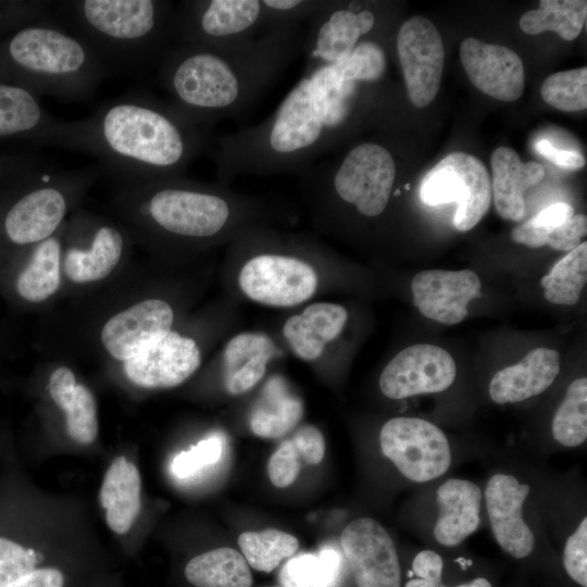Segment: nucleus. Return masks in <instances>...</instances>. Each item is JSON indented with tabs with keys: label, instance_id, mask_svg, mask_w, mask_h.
<instances>
[{
	"label": "nucleus",
	"instance_id": "f257e3e1",
	"mask_svg": "<svg viewBox=\"0 0 587 587\" xmlns=\"http://www.w3.org/2000/svg\"><path fill=\"white\" fill-rule=\"evenodd\" d=\"M369 82L378 80L354 52L334 63L305 66L270 116L216 139L211 152L216 183L229 186L250 174L301 175L349 133L360 86Z\"/></svg>",
	"mask_w": 587,
	"mask_h": 587
},
{
	"label": "nucleus",
	"instance_id": "f03ea898",
	"mask_svg": "<svg viewBox=\"0 0 587 587\" xmlns=\"http://www.w3.org/2000/svg\"><path fill=\"white\" fill-rule=\"evenodd\" d=\"M210 129L171 100L127 95L85 120L61 121L53 145L86 152L125 182L185 176L203 152Z\"/></svg>",
	"mask_w": 587,
	"mask_h": 587
},
{
	"label": "nucleus",
	"instance_id": "7ed1b4c3",
	"mask_svg": "<svg viewBox=\"0 0 587 587\" xmlns=\"http://www.w3.org/2000/svg\"><path fill=\"white\" fill-rule=\"evenodd\" d=\"M303 36L295 25L229 45H175L160 59L159 82L175 105L211 128L251 108L301 53Z\"/></svg>",
	"mask_w": 587,
	"mask_h": 587
},
{
	"label": "nucleus",
	"instance_id": "20e7f679",
	"mask_svg": "<svg viewBox=\"0 0 587 587\" xmlns=\"http://www.w3.org/2000/svg\"><path fill=\"white\" fill-rule=\"evenodd\" d=\"M125 183L118 196L122 211L150 241L175 250L232 241L246 227L287 217L280 204L217 183L185 176Z\"/></svg>",
	"mask_w": 587,
	"mask_h": 587
},
{
	"label": "nucleus",
	"instance_id": "39448f33",
	"mask_svg": "<svg viewBox=\"0 0 587 587\" xmlns=\"http://www.w3.org/2000/svg\"><path fill=\"white\" fill-rule=\"evenodd\" d=\"M109 73L102 57L83 38L43 20L0 42V82L67 101L89 98Z\"/></svg>",
	"mask_w": 587,
	"mask_h": 587
},
{
	"label": "nucleus",
	"instance_id": "423d86ee",
	"mask_svg": "<svg viewBox=\"0 0 587 587\" xmlns=\"http://www.w3.org/2000/svg\"><path fill=\"white\" fill-rule=\"evenodd\" d=\"M240 295L257 304L291 309L322 290V245L300 234L252 225L230 241Z\"/></svg>",
	"mask_w": 587,
	"mask_h": 587
},
{
	"label": "nucleus",
	"instance_id": "0eeeda50",
	"mask_svg": "<svg viewBox=\"0 0 587 587\" xmlns=\"http://www.w3.org/2000/svg\"><path fill=\"white\" fill-rule=\"evenodd\" d=\"M175 5L165 0L57 2L67 22L107 62L140 66L161 59L171 42Z\"/></svg>",
	"mask_w": 587,
	"mask_h": 587
},
{
	"label": "nucleus",
	"instance_id": "6e6552de",
	"mask_svg": "<svg viewBox=\"0 0 587 587\" xmlns=\"http://www.w3.org/2000/svg\"><path fill=\"white\" fill-rule=\"evenodd\" d=\"M397 166L383 143L363 141L337 159L319 160L299 175V190L314 223L340 209L352 208L365 218L387 209Z\"/></svg>",
	"mask_w": 587,
	"mask_h": 587
},
{
	"label": "nucleus",
	"instance_id": "1a4fd4ad",
	"mask_svg": "<svg viewBox=\"0 0 587 587\" xmlns=\"http://www.w3.org/2000/svg\"><path fill=\"white\" fill-rule=\"evenodd\" d=\"M103 168L30 167L0 198V247L26 249L59 232L73 203L91 187Z\"/></svg>",
	"mask_w": 587,
	"mask_h": 587
},
{
	"label": "nucleus",
	"instance_id": "9d476101",
	"mask_svg": "<svg viewBox=\"0 0 587 587\" xmlns=\"http://www.w3.org/2000/svg\"><path fill=\"white\" fill-rule=\"evenodd\" d=\"M265 33L261 0H188L174 8L171 41L222 46Z\"/></svg>",
	"mask_w": 587,
	"mask_h": 587
},
{
	"label": "nucleus",
	"instance_id": "9b49d317",
	"mask_svg": "<svg viewBox=\"0 0 587 587\" xmlns=\"http://www.w3.org/2000/svg\"><path fill=\"white\" fill-rule=\"evenodd\" d=\"M491 179L484 163L465 152L441 159L423 178L420 198L429 207L457 203L453 225L459 232L475 227L489 209Z\"/></svg>",
	"mask_w": 587,
	"mask_h": 587
},
{
	"label": "nucleus",
	"instance_id": "f8f14e48",
	"mask_svg": "<svg viewBox=\"0 0 587 587\" xmlns=\"http://www.w3.org/2000/svg\"><path fill=\"white\" fill-rule=\"evenodd\" d=\"M383 454L407 478L424 483L444 475L451 463L449 442L435 424L417 417H394L379 435Z\"/></svg>",
	"mask_w": 587,
	"mask_h": 587
},
{
	"label": "nucleus",
	"instance_id": "ddd939ff",
	"mask_svg": "<svg viewBox=\"0 0 587 587\" xmlns=\"http://www.w3.org/2000/svg\"><path fill=\"white\" fill-rule=\"evenodd\" d=\"M62 272L75 284L96 283L116 268L127 247V236L117 226L83 214L67 228Z\"/></svg>",
	"mask_w": 587,
	"mask_h": 587
},
{
	"label": "nucleus",
	"instance_id": "4468645a",
	"mask_svg": "<svg viewBox=\"0 0 587 587\" xmlns=\"http://www.w3.org/2000/svg\"><path fill=\"white\" fill-rule=\"evenodd\" d=\"M377 15L358 2L329 3L309 21L301 53L305 66L337 62L349 55L374 30Z\"/></svg>",
	"mask_w": 587,
	"mask_h": 587
},
{
	"label": "nucleus",
	"instance_id": "2eb2a0df",
	"mask_svg": "<svg viewBox=\"0 0 587 587\" xmlns=\"http://www.w3.org/2000/svg\"><path fill=\"white\" fill-rule=\"evenodd\" d=\"M396 48L408 97L417 108L436 97L442 77L445 49L436 26L423 16H413L400 26Z\"/></svg>",
	"mask_w": 587,
	"mask_h": 587
},
{
	"label": "nucleus",
	"instance_id": "dca6fc26",
	"mask_svg": "<svg viewBox=\"0 0 587 587\" xmlns=\"http://www.w3.org/2000/svg\"><path fill=\"white\" fill-rule=\"evenodd\" d=\"M455 378V363L448 351L430 344H416L397 353L379 377L382 392L390 399L440 392Z\"/></svg>",
	"mask_w": 587,
	"mask_h": 587
},
{
	"label": "nucleus",
	"instance_id": "f3484780",
	"mask_svg": "<svg viewBox=\"0 0 587 587\" xmlns=\"http://www.w3.org/2000/svg\"><path fill=\"white\" fill-rule=\"evenodd\" d=\"M174 321L170 302L147 298L112 315L102 326L100 340L110 357L126 362L167 335Z\"/></svg>",
	"mask_w": 587,
	"mask_h": 587
},
{
	"label": "nucleus",
	"instance_id": "a211bd4d",
	"mask_svg": "<svg viewBox=\"0 0 587 587\" xmlns=\"http://www.w3.org/2000/svg\"><path fill=\"white\" fill-rule=\"evenodd\" d=\"M340 544L358 587H401L395 545L378 522L370 517L350 522Z\"/></svg>",
	"mask_w": 587,
	"mask_h": 587
},
{
	"label": "nucleus",
	"instance_id": "6ab92c4d",
	"mask_svg": "<svg viewBox=\"0 0 587 587\" xmlns=\"http://www.w3.org/2000/svg\"><path fill=\"white\" fill-rule=\"evenodd\" d=\"M202 363L196 339L172 329L137 357L124 362L126 377L142 388H173L191 377Z\"/></svg>",
	"mask_w": 587,
	"mask_h": 587
},
{
	"label": "nucleus",
	"instance_id": "aec40b11",
	"mask_svg": "<svg viewBox=\"0 0 587 587\" xmlns=\"http://www.w3.org/2000/svg\"><path fill=\"white\" fill-rule=\"evenodd\" d=\"M480 279L471 270H427L411 282L413 303L427 319L457 324L467 314V304L480 296Z\"/></svg>",
	"mask_w": 587,
	"mask_h": 587
},
{
	"label": "nucleus",
	"instance_id": "412c9836",
	"mask_svg": "<svg viewBox=\"0 0 587 587\" xmlns=\"http://www.w3.org/2000/svg\"><path fill=\"white\" fill-rule=\"evenodd\" d=\"M460 60L471 83L501 101H515L524 90V66L511 49L469 37L461 42Z\"/></svg>",
	"mask_w": 587,
	"mask_h": 587
},
{
	"label": "nucleus",
	"instance_id": "4be33fe9",
	"mask_svg": "<svg viewBox=\"0 0 587 587\" xmlns=\"http://www.w3.org/2000/svg\"><path fill=\"white\" fill-rule=\"evenodd\" d=\"M529 490L516 477L501 473L490 477L485 490L492 534L502 550L516 559L529 555L535 546L534 534L522 516Z\"/></svg>",
	"mask_w": 587,
	"mask_h": 587
},
{
	"label": "nucleus",
	"instance_id": "5701e85b",
	"mask_svg": "<svg viewBox=\"0 0 587 587\" xmlns=\"http://www.w3.org/2000/svg\"><path fill=\"white\" fill-rule=\"evenodd\" d=\"M347 309L335 302L315 301L291 314L283 324L286 345L298 359L316 362L346 328Z\"/></svg>",
	"mask_w": 587,
	"mask_h": 587
},
{
	"label": "nucleus",
	"instance_id": "b1692460",
	"mask_svg": "<svg viewBox=\"0 0 587 587\" xmlns=\"http://www.w3.org/2000/svg\"><path fill=\"white\" fill-rule=\"evenodd\" d=\"M560 371L557 350L535 348L519 363L498 371L490 380L489 396L496 403L520 402L545 391Z\"/></svg>",
	"mask_w": 587,
	"mask_h": 587
},
{
	"label": "nucleus",
	"instance_id": "393cba45",
	"mask_svg": "<svg viewBox=\"0 0 587 587\" xmlns=\"http://www.w3.org/2000/svg\"><path fill=\"white\" fill-rule=\"evenodd\" d=\"M491 191L498 214L520 222L525 215L524 192L545 177L544 166L535 161L523 162L515 150L497 148L490 159Z\"/></svg>",
	"mask_w": 587,
	"mask_h": 587
},
{
	"label": "nucleus",
	"instance_id": "a878e982",
	"mask_svg": "<svg viewBox=\"0 0 587 587\" xmlns=\"http://www.w3.org/2000/svg\"><path fill=\"white\" fill-rule=\"evenodd\" d=\"M61 120L41 105L33 91L0 82V138L26 137L53 145Z\"/></svg>",
	"mask_w": 587,
	"mask_h": 587
},
{
	"label": "nucleus",
	"instance_id": "bb28decb",
	"mask_svg": "<svg viewBox=\"0 0 587 587\" xmlns=\"http://www.w3.org/2000/svg\"><path fill=\"white\" fill-rule=\"evenodd\" d=\"M64 226V225H63ZM59 229L50 238L27 249L12 276V290L27 303H40L59 290L62 279V236Z\"/></svg>",
	"mask_w": 587,
	"mask_h": 587
},
{
	"label": "nucleus",
	"instance_id": "cd10ccee",
	"mask_svg": "<svg viewBox=\"0 0 587 587\" xmlns=\"http://www.w3.org/2000/svg\"><path fill=\"white\" fill-rule=\"evenodd\" d=\"M439 516L434 537L442 546L453 547L472 535L479 525L482 491L466 479L451 478L436 492Z\"/></svg>",
	"mask_w": 587,
	"mask_h": 587
},
{
	"label": "nucleus",
	"instance_id": "c85d7f7f",
	"mask_svg": "<svg viewBox=\"0 0 587 587\" xmlns=\"http://www.w3.org/2000/svg\"><path fill=\"white\" fill-rule=\"evenodd\" d=\"M272 339L258 332H241L230 337L223 350V384L233 396L253 388L266 374L275 355Z\"/></svg>",
	"mask_w": 587,
	"mask_h": 587
},
{
	"label": "nucleus",
	"instance_id": "c756f323",
	"mask_svg": "<svg viewBox=\"0 0 587 587\" xmlns=\"http://www.w3.org/2000/svg\"><path fill=\"white\" fill-rule=\"evenodd\" d=\"M48 390L54 403L65 413L67 435L78 444H91L99 429L97 403L92 392L76 382L66 366L55 369L49 378Z\"/></svg>",
	"mask_w": 587,
	"mask_h": 587
},
{
	"label": "nucleus",
	"instance_id": "7c9ffc66",
	"mask_svg": "<svg viewBox=\"0 0 587 587\" xmlns=\"http://www.w3.org/2000/svg\"><path fill=\"white\" fill-rule=\"evenodd\" d=\"M140 489L136 465L125 457L114 459L105 472L99 495L107 524L114 533L124 534L134 524L141 504Z\"/></svg>",
	"mask_w": 587,
	"mask_h": 587
},
{
	"label": "nucleus",
	"instance_id": "2f4dec72",
	"mask_svg": "<svg viewBox=\"0 0 587 587\" xmlns=\"http://www.w3.org/2000/svg\"><path fill=\"white\" fill-rule=\"evenodd\" d=\"M303 404L279 377L264 385L260 398L250 411L251 432L261 438H279L290 433L301 421Z\"/></svg>",
	"mask_w": 587,
	"mask_h": 587
},
{
	"label": "nucleus",
	"instance_id": "473e14b6",
	"mask_svg": "<svg viewBox=\"0 0 587 587\" xmlns=\"http://www.w3.org/2000/svg\"><path fill=\"white\" fill-rule=\"evenodd\" d=\"M184 575L193 587L252 586V574L245 557L229 547L193 557L186 564Z\"/></svg>",
	"mask_w": 587,
	"mask_h": 587
},
{
	"label": "nucleus",
	"instance_id": "72a5a7b5",
	"mask_svg": "<svg viewBox=\"0 0 587 587\" xmlns=\"http://www.w3.org/2000/svg\"><path fill=\"white\" fill-rule=\"evenodd\" d=\"M587 17L585 0H541L537 10L525 12L520 18L521 29L528 35L554 32L562 39H576Z\"/></svg>",
	"mask_w": 587,
	"mask_h": 587
},
{
	"label": "nucleus",
	"instance_id": "f704fd0d",
	"mask_svg": "<svg viewBox=\"0 0 587 587\" xmlns=\"http://www.w3.org/2000/svg\"><path fill=\"white\" fill-rule=\"evenodd\" d=\"M587 280V242L570 251L540 279L545 298L555 304H575Z\"/></svg>",
	"mask_w": 587,
	"mask_h": 587
},
{
	"label": "nucleus",
	"instance_id": "c9c22d12",
	"mask_svg": "<svg viewBox=\"0 0 587 587\" xmlns=\"http://www.w3.org/2000/svg\"><path fill=\"white\" fill-rule=\"evenodd\" d=\"M238 544L249 566L265 573L276 569L299 547V541L294 535L274 528L245 532L239 536Z\"/></svg>",
	"mask_w": 587,
	"mask_h": 587
},
{
	"label": "nucleus",
	"instance_id": "e433bc0d",
	"mask_svg": "<svg viewBox=\"0 0 587 587\" xmlns=\"http://www.w3.org/2000/svg\"><path fill=\"white\" fill-rule=\"evenodd\" d=\"M553 438L565 447H577L587 438V378L573 380L552 421Z\"/></svg>",
	"mask_w": 587,
	"mask_h": 587
},
{
	"label": "nucleus",
	"instance_id": "4c0bfd02",
	"mask_svg": "<svg viewBox=\"0 0 587 587\" xmlns=\"http://www.w3.org/2000/svg\"><path fill=\"white\" fill-rule=\"evenodd\" d=\"M542 100L552 108L575 112L587 108V67L549 75L540 88Z\"/></svg>",
	"mask_w": 587,
	"mask_h": 587
},
{
	"label": "nucleus",
	"instance_id": "58836bf2",
	"mask_svg": "<svg viewBox=\"0 0 587 587\" xmlns=\"http://www.w3.org/2000/svg\"><path fill=\"white\" fill-rule=\"evenodd\" d=\"M265 33L284 26L309 22L329 1L322 0H261Z\"/></svg>",
	"mask_w": 587,
	"mask_h": 587
},
{
	"label": "nucleus",
	"instance_id": "ea45409f",
	"mask_svg": "<svg viewBox=\"0 0 587 587\" xmlns=\"http://www.w3.org/2000/svg\"><path fill=\"white\" fill-rule=\"evenodd\" d=\"M43 560L41 552L0 537V587H5L40 567Z\"/></svg>",
	"mask_w": 587,
	"mask_h": 587
},
{
	"label": "nucleus",
	"instance_id": "a19ab883",
	"mask_svg": "<svg viewBox=\"0 0 587 587\" xmlns=\"http://www.w3.org/2000/svg\"><path fill=\"white\" fill-rule=\"evenodd\" d=\"M224 442L218 436H210L172 461L171 471L178 478L189 477L203 467L217 463L223 455Z\"/></svg>",
	"mask_w": 587,
	"mask_h": 587
},
{
	"label": "nucleus",
	"instance_id": "79ce46f5",
	"mask_svg": "<svg viewBox=\"0 0 587 587\" xmlns=\"http://www.w3.org/2000/svg\"><path fill=\"white\" fill-rule=\"evenodd\" d=\"M301 465H303L302 457L291 438L284 440L267 463L271 483L279 488L291 485L296 480Z\"/></svg>",
	"mask_w": 587,
	"mask_h": 587
},
{
	"label": "nucleus",
	"instance_id": "37998d69",
	"mask_svg": "<svg viewBox=\"0 0 587 587\" xmlns=\"http://www.w3.org/2000/svg\"><path fill=\"white\" fill-rule=\"evenodd\" d=\"M563 564L569 576L587 587V519L584 517L576 530L567 538L563 552Z\"/></svg>",
	"mask_w": 587,
	"mask_h": 587
},
{
	"label": "nucleus",
	"instance_id": "c03bdc74",
	"mask_svg": "<svg viewBox=\"0 0 587 587\" xmlns=\"http://www.w3.org/2000/svg\"><path fill=\"white\" fill-rule=\"evenodd\" d=\"M587 233V217L585 214H574L562 225L553 228L547 238V245L554 250L572 251L582 243Z\"/></svg>",
	"mask_w": 587,
	"mask_h": 587
},
{
	"label": "nucleus",
	"instance_id": "a18cd8bd",
	"mask_svg": "<svg viewBox=\"0 0 587 587\" xmlns=\"http://www.w3.org/2000/svg\"><path fill=\"white\" fill-rule=\"evenodd\" d=\"M290 438L302 457L303 465H315L322 461L325 453V440L315 426H300Z\"/></svg>",
	"mask_w": 587,
	"mask_h": 587
},
{
	"label": "nucleus",
	"instance_id": "49530a36",
	"mask_svg": "<svg viewBox=\"0 0 587 587\" xmlns=\"http://www.w3.org/2000/svg\"><path fill=\"white\" fill-rule=\"evenodd\" d=\"M341 558L332 548L321 550L315 554L311 587H336L339 579Z\"/></svg>",
	"mask_w": 587,
	"mask_h": 587
},
{
	"label": "nucleus",
	"instance_id": "de8ad7c7",
	"mask_svg": "<svg viewBox=\"0 0 587 587\" xmlns=\"http://www.w3.org/2000/svg\"><path fill=\"white\" fill-rule=\"evenodd\" d=\"M315 554H299L290 559L282 570L283 587H311Z\"/></svg>",
	"mask_w": 587,
	"mask_h": 587
},
{
	"label": "nucleus",
	"instance_id": "09e8293b",
	"mask_svg": "<svg viewBox=\"0 0 587 587\" xmlns=\"http://www.w3.org/2000/svg\"><path fill=\"white\" fill-rule=\"evenodd\" d=\"M5 587H67V576L57 566H40Z\"/></svg>",
	"mask_w": 587,
	"mask_h": 587
},
{
	"label": "nucleus",
	"instance_id": "8fccbe9b",
	"mask_svg": "<svg viewBox=\"0 0 587 587\" xmlns=\"http://www.w3.org/2000/svg\"><path fill=\"white\" fill-rule=\"evenodd\" d=\"M536 150L548 161L565 170H579L586 163L580 152L557 148L546 139H541L536 143Z\"/></svg>",
	"mask_w": 587,
	"mask_h": 587
},
{
	"label": "nucleus",
	"instance_id": "3c124183",
	"mask_svg": "<svg viewBox=\"0 0 587 587\" xmlns=\"http://www.w3.org/2000/svg\"><path fill=\"white\" fill-rule=\"evenodd\" d=\"M412 569L414 574L420 578L427 580L435 587H440L442 585L441 576L444 562L437 552L432 550L419 552L412 562Z\"/></svg>",
	"mask_w": 587,
	"mask_h": 587
},
{
	"label": "nucleus",
	"instance_id": "603ef678",
	"mask_svg": "<svg viewBox=\"0 0 587 587\" xmlns=\"http://www.w3.org/2000/svg\"><path fill=\"white\" fill-rule=\"evenodd\" d=\"M574 209L571 204L557 202L541 210L534 217L529 218L528 222L533 226L544 230L548 238V234L553 228L565 223L574 215Z\"/></svg>",
	"mask_w": 587,
	"mask_h": 587
},
{
	"label": "nucleus",
	"instance_id": "864d4df0",
	"mask_svg": "<svg viewBox=\"0 0 587 587\" xmlns=\"http://www.w3.org/2000/svg\"><path fill=\"white\" fill-rule=\"evenodd\" d=\"M40 165V162L35 159L24 158H0V176H7L9 174H16L27 168Z\"/></svg>",
	"mask_w": 587,
	"mask_h": 587
},
{
	"label": "nucleus",
	"instance_id": "5fc2aeb1",
	"mask_svg": "<svg viewBox=\"0 0 587 587\" xmlns=\"http://www.w3.org/2000/svg\"><path fill=\"white\" fill-rule=\"evenodd\" d=\"M440 587H447L444 584ZM453 587H491L490 583L486 578H475L469 583L461 584Z\"/></svg>",
	"mask_w": 587,
	"mask_h": 587
},
{
	"label": "nucleus",
	"instance_id": "6e6d98bb",
	"mask_svg": "<svg viewBox=\"0 0 587 587\" xmlns=\"http://www.w3.org/2000/svg\"><path fill=\"white\" fill-rule=\"evenodd\" d=\"M405 587H435L430 583H428L425 579L419 578V579H411L405 584Z\"/></svg>",
	"mask_w": 587,
	"mask_h": 587
},
{
	"label": "nucleus",
	"instance_id": "4d7b16f0",
	"mask_svg": "<svg viewBox=\"0 0 587 587\" xmlns=\"http://www.w3.org/2000/svg\"><path fill=\"white\" fill-rule=\"evenodd\" d=\"M410 188H411V185H410V184H405V185H404V189H405V190H410Z\"/></svg>",
	"mask_w": 587,
	"mask_h": 587
},
{
	"label": "nucleus",
	"instance_id": "13d9d810",
	"mask_svg": "<svg viewBox=\"0 0 587 587\" xmlns=\"http://www.w3.org/2000/svg\"><path fill=\"white\" fill-rule=\"evenodd\" d=\"M268 587H280V586H268Z\"/></svg>",
	"mask_w": 587,
	"mask_h": 587
}]
</instances>
